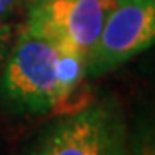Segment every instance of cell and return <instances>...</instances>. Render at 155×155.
<instances>
[{
    "mask_svg": "<svg viewBox=\"0 0 155 155\" xmlns=\"http://www.w3.org/2000/svg\"><path fill=\"white\" fill-rule=\"evenodd\" d=\"M59 54L61 45L19 26L0 67V107L22 117L61 109L66 98L59 83Z\"/></svg>",
    "mask_w": 155,
    "mask_h": 155,
    "instance_id": "6da1fadb",
    "label": "cell"
},
{
    "mask_svg": "<svg viewBox=\"0 0 155 155\" xmlns=\"http://www.w3.org/2000/svg\"><path fill=\"white\" fill-rule=\"evenodd\" d=\"M127 131L114 98L88 105L47 122L22 155H127Z\"/></svg>",
    "mask_w": 155,
    "mask_h": 155,
    "instance_id": "7a4b0ae2",
    "label": "cell"
},
{
    "mask_svg": "<svg viewBox=\"0 0 155 155\" xmlns=\"http://www.w3.org/2000/svg\"><path fill=\"white\" fill-rule=\"evenodd\" d=\"M153 45L155 0H114L86 59V76H104Z\"/></svg>",
    "mask_w": 155,
    "mask_h": 155,
    "instance_id": "3957f363",
    "label": "cell"
},
{
    "mask_svg": "<svg viewBox=\"0 0 155 155\" xmlns=\"http://www.w3.org/2000/svg\"><path fill=\"white\" fill-rule=\"evenodd\" d=\"M24 28L86 55L98 41L110 0H26Z\"/></svg>",
    "mask_w": 155,
    "mask_h": 155,
    "instance_id": "277c9868",
    "label": "cell"
},
{
    "mask_svg": "<svg viewBox=\"0 0 155 155\" xmlns=\"http://www.w3.org/2000/svg\"><path fill=\"white\" fill-rule=\"evenodd\" d=\"M129 155H155V116L136 124L134 133L127 138Z\"/></svg>",
    "mask_w": 155,
    "mask_h": 155,
    "instance_id": "5b68a950",
    "label": "cell"
},
{
    "mask_svg": "<svg viewBox=\"0 0 155 155\" xmlns=\"http://www.w3.org/2000/svg\"><path fill=\"white\" fill-rule=\"evenodd\" d=\"M14 35H16V28L12 24H9V22H2L0 24V67L4 64V59H5L9 48H11Z\"/></svg>",
    "mask_w": 155,
    "mask_h": 155,
    "instance_id": "8992f818",
    "label": "cell"
},
{
    "mask_svg": "<svg viewBox=\"0 0 155 155\" xmlns=\"http://www.w3.org/2000/svg\"><path fill=\"white\" fill-rule=\"evenodd\" d=\"M24 4H26V0H0V24L5 22Z\"/></svg>",
    "mask_w": 155,
    "mask_h": 155,
    "instance_id": "52a82bcc",
    "label": "cell"
},
{
    "mask_svg": "<svg viewBox=\"0 0 155 155\" xmlns=\"http://www.w3.org/2000/svg\"><path fill=\"white\" fill-rule=\"evenodd\" d=\"M110 2H114V0H110Z\"/></svg>",
    "mask_w": 155,
    "mask_h": 155,
    "instance_id": "ba28073f",
    "label": "cell"
},
{
    "mask_svg": "<svg viewBox=\"0 0 155 155\" xmlns=\"http://www.w3.org/2000/svg\"><path fill=\"white\" fill-rule=\"evenodd\" d=\"M127 155H129V153H127Z\"/></svg>",
    "mask_w": 155,
    "mask_h": 155,
    "instance_id": "9c48e42d",
    "label": "cell"
}]
</instances>
